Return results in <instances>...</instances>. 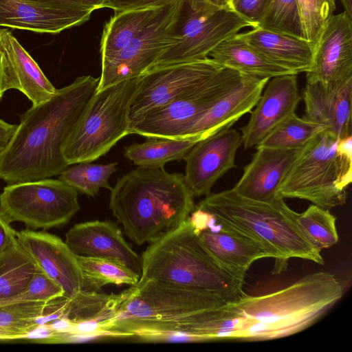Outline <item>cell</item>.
<instances>
[{
	"mask_svg": "<svg viewBox=\"0 0 352 352\" xmlns=\"http://www.w3.org/2000/svg\"><path fill=\"white\" fill-rule=\"evenodd\" d=\"M115 317L102 336L149 341L214 340L222 307L228 301L151 280H138L120 294Z\"/></svg>",
	"mask_w": 352,
	"mask_h": 352,
	"instance_id": "1",
	"label": "cell"
},
{
	"mask_svg": "<svg viewBox=\"0 0 352 352\" xmlns=\"http://www.w3.org/2000/svg\"><path fill=\"white\" fill-rule=\"evenodd\" d=\"M99 77H78L47 100L32 105L0 156V179L8 184L60 175L69 165L63 148L97 91Z\"/></svg>",
	"mask_w": 352,
	"mask_h": 352,
	"instance_id": "2",
	"label": "cell"
},
{
	"mask_svg": "<svg viewBox=\"0 0 352 352\" xmlns=\"http://www.w3.org/2000/svg\"><path fill=\"white\" fill-rule=\"evenodd\" d=\"M194 197L184 175L138 166L117 181L109 207L125 234L140 245L186 221L195 208Z\"/></svg>",
	"mask_w": 352,
	"mask_h": 352,
	"instance_id": "3",
	"label": "cell"
},
{
	"mask_svg": "<svg viewBox=\"0 0 352 352\" xmlns=\"http://www.w3.org/2000/svg\"><path fill=\"white\" fill-rule=\"evenodd\" d=\"M334 274H307L282 289L265 295L244 294L226 307L242 317L240 340L263 341L299 333L320 320L342 297Z\"/></svg>",
	"mask_w": 352,
	"mask_h": 352,
	"instance_id": "4",
	"label": "cell"
},
{
	"mask_svg": "<svg viewBox=\"0 0 352 352\" xmlns=\"http://www.w3.org/2000/svg\"><path fill=\"white\" fill-rule=\"evenodd\" d=\"M195 206L260 243L276 260L278 272L285 268L291 258L324 264L321 250L306 239L297 223V212L284 199L253 200L231 188L210 193Z\"/></svg>",
	"mask_w": 352,
	"mask_h": 352,
	"instance_id": "5",
	"label": "cell"
},
{
	"mask_svg": "<svg viewBox=\"0 0 352 352\" xmlns=\"http://www.w3.org/2000/svg\"><path fill=\"white\" fill-rule=\"evenodd\" d=\"M140 280H151L232 302L244 294L243 283L225 271L210 255L187 219L150 243L141 256Z\"/></svg>",
	"mask_w": 352,
	"mask_h": 352,
	"instance_id": "6",
	"label": "cell"
},
{
	"mask_svg": "<svg viewBox=\"0 0 352 352\" xmlns=\"http://www.w3.org/2000/svg\"><path fill=\"white\" fill-rule=\"evenodd\" d=\"M352 182V136L325 129L303 148L278 191L277 198L309 201L324 209L345 204Z\"/></svg>",
	"mask_w": 352,
	"mask_h": 352,
	"instance_id": "7",
	"label": "cell"
},
{
	"mask_svg": "<svg viewBox=\"0 0 352 352\" xmlns=\"http://www.w3.org/2000/svg\"><path fill=\"white\" fill-rule=\"evenodd\" d=\"M138 77L96 91L63 146L69 165L98 160L129 135L130 108Z\"/></svg>",
	"mask_w": 352,
	"mask_h": 352,
	"instance_id": "8",
	"label": "cell"
},
{
	"mask_svg": "<svg viewBox=\"0 0 352 352\" xmlns=\"http://www.w3.org/2000/svg\"><path fill=\"white\" fill-rule=\"evenodd\" d=\"M79 210L78 192L59 179L8 184L0 195V216L32 230L64 226Z\"/></svg>",
	"mask_w": 352,
	"mask_h": 352,
	"instance_id": "9",
	"label": "cell"
},
{
	"mask_svg": "<svg viewBox=\"0 0 352 352\" xmlns=\"http://www.w3.org/2000/svg\"><path fill=\"white\" fill-rule=\"evenodd\" d=\"M223 67L170 102L130 119L129 132L150 138H180L201 114L233 89L243 76Z\"/></svg>",
	"mask_w": 352,
	"mask_h": 352,
	"instance_id": "10",
	"label": "cell"
},
{
	"mask_svg": "<svg viewBox=\"0 0 352 352\" xmlns=\"http://www.w3.org/2000/svg\"><path fill=\"white\" fill-rule=\"evenodd\" d=\"M248 27L256 25L230 8L212 6L194 12L184 2L175 26V43L151 68L206 58L221 43Z\"/></svg>",
	"mask_w": 352,
	"mask_h": 352,
	"instance_id": "11",
	"label": "cell"
},
{
	"mask_svg": "<svg viewBox=\"0 0 352 352\" xmlns=\"http://www.w3.org/2000/svg\"><path fill=\"white\" fill-rule=\"evenodd\" d=\"M184 3L174 0L138 37L113 58L101 61L98 91L126 79L140 76L153 67L157 58L175 41V26Z\"/></svg>",
	"mask_w": 352,
	"mask_h": 352,
	"instance_id": "12",
	"label": "cell"
},
{
	"mask_svg": "<svg viewBox=\"0 0 352 352\" xmlns=\"http://www.w3.org/2000/svg\"><path fill=\"white\" fill-rule=\"evenodd\" d=\"M223 68L210 57L153 67L138 77L129 118L162 107L201 85Z\"/></svg>",
	"mask_w": 352,
	"mask_h": 352,
	"instance_id": "13",
	"label": "cell"
},
{
	"mask_svg": "<svg viewBox=\"0 0 352 352\" xmlns=\"http://www.w3.org/2000/svg\"><path fill=\"white\" fill-rule=\"evenodd\" d=\"M188 219L212 258L225 271L243 283L247 271L255 261L271 258L260 243L226 226L196 206Z\"/></svg>",
	"mask_w": 352,
	"mask_h": 352,
	"instance_id": "14",
	"label": "cell"
},
{
	"mask_svg": "<svg viewBox=\"0 0 352 352\" xmlns=\"http://www.w3.org/2000/svg\"><path fill=\"white\" fill-rule=\"evenodd\" d=\"M241 144V133L230 128L195 144L185 158L184 175L194 197L209 195L215 182L236 167L235 156Z\"/></svg>",
	"mask_w": 352,
	"mask_h": 352,
	"instance_id": "15",
	"label": "cell"
},
{
	"mask_svg": "<svg viewBox=\"0 0 352 352\" xmlns=\"http://www.w3.org/2000/svg\"><path fill=\"white\" fill-rule=\"evenodd\" d=\"M352 78V20L344 12L333 14L314 46L306 82L338 86Z\"/></svg>",
	"mask_w": 352,
	"mask_h": 352,
	"instance_id": "16",
	"label": "cell"
},
{
	"mask_svg": "<svg viewBox=\"0 0 352 352\" xmlns=\"http://www.w3.org/2000/svg\"><path fill=\"white\" fill-rule=\"evenodd\" d=\"M19 244L37 265L71 298L84 289V280L77 256L58 236L30 229L16 231Z\"/></svg>",
	"mask_w": 352,
	"mask_h": 352,
	"instance_id": "17",
	"label": "cell"
},
{
	"mask_svg": "<svg viewBox=\"0 0 352 352\" xmlns=\"http://www.w3.org/2000/svg\"><path fill=\"white\" fill-rule=\"evenodd\" d=\"M300 100L297 74L269 79L249 121L241 129L244 148L256 147L278 124L296 113Z\"/></svg>",
	"mask_w": 352,
	"mask_h": 352,
	"instance_id": "18",
	"label": "cell"
},
{
	"mask_svg": "<svg viewBox=\"0 0 352 352\" xmlns=\"http://www.w3.org/2000/svg\"><path fill=\"white\" fill-rule=\"evenodd\" d=\"M65 242L76 256L114 261L140 276L141 256L115 223L95 220L75 224L65 234Z\"/></svg>",
	"mask_w": 352,
	"mask_h": 352,
	"instance_id": "19",
	"label": "cell"
},
{
	"mask_svg": "<svg viewBox=\"0 0 352 352\" xmlns=\"http://www.w3.org/2000/svg\"><path fill=\"white\" fill-rule=\"evenodd\" d=\"M304 147L256 146L250 162L244 167L241 177L232 188L239 195L253 200L273 201L278 199V189Z\"/></svg>",
	"mask_w": 352,
	"mask_h": 352,
	"instance_id": "20",
	"label": "cell"
},
{
	"mask_svg": "<svg viewBox=\"0 0 352 352\" xmlns=\"http://www.w3.org/2000/svg\"><path fill=\"white\" fill-rule=\"evenodd\" d=\"M269 78L244 74L238 85L201 114L182 138L197 136L201 140L230 128L256 104Z\"/></svg>",
	"mask_w": 352,
	"mask_h": 352,
	"instance_id": "21",
	"label": "cell"
},
{
	"mask_svg": "<svg viewBox=\"0 0 352 352\" xmlns=\"http://www.w3.org/2000/svg\"><path fill=\"white\" fill-rule=\"evenodd\" d=\"M92 12L47 7L25 0H0V27L58 34L82 25Z\"/></svg>",
	"mask_w": 352,
	"mask_h": 352,
	"instance_id": "22",
	"label": "cell"
},
{
	"mask_svg": "<svg viewBox=\"0 0 352 352\" xmlns=\"http://www.w3.org/2000/svg\"><path fill=\"white\" fill-rule=\"evenodd\" d=\"M302 98L305 118L325 126L340 138L351 135L352 78L335 87L306 82Z\"/></svg>",
	"mask_w": 352,
	"mask_h": 352,
	"instance_id": "23",
	"label": "cell"
},
{
	"mask_svg": "<svg viewBox=\"0 0 352 352\" xmlns=\"http://www.w3.org/2000/svg\"><path fill=\"white\" fill-rule=\"evenodd\" d=\"M120 300V294L87 290L66 298L60 318L71 323L70 342L76 338L101 336L102 329L115 317Z\"/></svg>",
	"mask_w": 352,
	"mask_h": 352,
	"instance_id": "24",
	"label": "cell"
},
{
	"mask_svg": "<svg viewBox=\"0 0 352 352\" xmlns=\"http://www.w3.org/2000/svg\"><path fill=\"white\" fill-rule=\"evenodd\" d=\"M237 35L268 58L296 74L307 73L311 69L314 46L304 38L259 27Z\"/></svg>",
	"mask_w": 352,
	"mask_h": 352,
	"instance_id": "25",
	"label": "cell"
},
{
	"mask_svg": "<svg viewBox=\"0 0 352 352\" xmlns=\"http://www.w3.org/2000/svg\"><path fill=\"white\" fill-rule=\"evenodd\" d=\"M0 47L16 78L18 89L37 105L50 99L57 89L18 40L6 28L0 33Z\"/></svg>",
	"mask_w": 352,
	"mask_h": 352,
	"instance_id": "26",
	"label": "cell"
},
{
	"mask_svg": "<svg viewBox=\"0 0 352 352\" xmlns=\"http://www.w3.org/2000/svg\"><path fill=\"white\" fill-rule=\"evenodd\" d=\"M208 57L223 67L258 78L270 79L294 74L268 58L241 39L237 34L221 43L209 54Z\"/></svg>",
	"mask_w": 352,
	"mask_h": 352,
	"instance_id": "27",
	"label": "cell"
},
{
	"mask_svg": "<svg viewBox=\"0 0 352 352\" xmlns=\"http://www.w3.org/2000/svg\"><path fill=\"white\" fill-rule=\"evenodd\" d=\"M60 298L50 302L23 301L0 307V340L27 339L40 325L56 318Z\"/></svg>",
	"mask_w": 352,
	"mask_h": 352,
	"instance_id": "28",
	"label": "cell"
},
{
	"mask_svg": "<svg viewBox=\"0 0 352 352\" xmlns=\"http://www.w3.org/2000/svg\"><path fill=\"white\" fill-rule=\"evenodd\" d=\"M163 7L115 12L104 27L100 48L101 61L113 58L141 34Z\"/></svg>",
	"mask_w": 352,
	"mask_h": 352,
	"instance_id": "29",
	"label": "cell"
},
{
	"mask_svg": "<svg viewBox=\"0 0 352 352\" xmlns=\"http://www.w3.org/2000/svg\"><path fill=\"white\" fill-rule=\"evenodd\" d=\"M201 140L197 136L180 138H150L143 143L124 147V156L141 167L161 168L171 161L185 160Z\"/></svg>",
	"mask_w": 352,
	"mask_h": 352,
	"instance_id": "30",
	"label": "cell"
},
{
	"mask_svg": "<svg viewBox=\"0 0 352 352\" xmlns=\"http://www.w3.org/2000/svg\"><path fill=\"white\" fill-rule=\"evenodd\" d=\"M38 267L34 258L16 239L0 254V300L23 293Z\"/></svg>",
	"mask_w": 352,
	"mask_h": 352,
	"instance_id": "31",
	"label": "cell"
},
{
	"mask_svg": "<svg viewBox=\"0 0 352 352\" xmlns=\"http://www.w3.org/2000/svg\"><path fill=\"white\" fill-rule=\"evenodd\" d=\"M77 259L84 280L83 290L97 291L109 284L133 285L140 278L133 271L114 261L80 256Z\"/></svg>",
	"mask_w": 352,
	"mask_h": 352,
	"instance_id": "32",
	"label": "cell"
},
{
	"mask_svg": "<svg viewBox=\"0 0 352 352\" xmlns=\"http://www.w3.org/2000/svg\"><path fill=\"white\" fill-rule=\"evenodd\" d=\"M325 129V126L294 113L278 124L256 146L300 148Z\"/></svg>",
	"mask_w": 352,
	"mask_h": 352,
	"instance_id": "33",
	"label": "cell"
},
{
	"mask_svg": "<svg viewBox=\"0 0 352 352\" xmlns=\"http://www.w3.org/2000/svg\"><path fill=\"white\" fill-rule=\"evenodd\" d=\"M117 165V162L107 164L77 163L67 167L59 175L58 179L81 194L95 197L102 188L111 190L109 180L116 171Z\"/></svg>",
	"mask_w": 352,
	"mask_h": 352,
	"instance_id": "34",
	"label": "cell"
},
{
	"mask_svg": "<svg viewBox=\"0 0 352 352\" xmlns=\"http://www.w3.org/2000/svg\"><path fill=\"white\" fill-rule=\"evenodd\" d=\"M296 221L309 243L318 250L329 248L338 242L336 218L329 210L314 204L296 214Z\"/></svg>",
	"mask_w": 352,
	"mask_h": 352,
	"instance_id": "35",
	"label": "cell"
},
{
	"mask_svg": "<svg viewBox=\"0 0 352 352\" xmlns=\"http://www.w3.org/2000/svg\"><path fill=\"white\" fill-rule=\"evenodd\" d=\"M256 24V27L304 38L296 0H267Z\"/></svg>",
	"mask_w": 352,
	"mask_h": 352,
	"instance_id": "36",
	"label": "cell"
},
{
	"mask_svg": "<svg viewBox=\"0 0 352 352\" xmlns=\"http://www.w3.org/2000/svg\"><path fill=\"white\" fill-rule=\"evenodd\" d=\"M304 38L314 46L336 9V0H296Z\"/></svg>",
	"mask_w": 352,
	"mask_h": 352,
	"instance_id": "37",
	"label": "cell"
},
{
	"mask_svg": "<svg viewBox=\"0 0 352 352\" xmlns=\"http://www.w3.org/2000/svg\"><path fill=\"white\" fill-rule=\"evenodd\" d=\"M63 296V289L38 267L27 289L12 298L0 300V307L23 301L50 302Z\"/></svg>",
	"mask_w": 352,
	"mask_h": 352,
	"instance_id": "38",
	"label": "cell"
},
{
	"mask_svg": "<svg viewBox=\"0 0 352 352\" xmlns=\"http://www.w3.org/2000/svg\"><path fill=\"white\" fill-rule=\"evenodd\" d=\"M174 0H103L102 8L113 9L115 12L155 8L165 6Z\"/></svg>",
	"mask_w": 352,
	"mask_h": 352,
	"instance_id": "39",
	"label": "cell"
},
{
	"mask_svg": "<svg viewBox=\"0 0 352 352\" xmlns=\"http://www.w3.org/2000/svg\"><path fill=\"white\" fill-rule=\"evenodd\" d=\"M47 7L71 9L95 10L101 8L103 0H25Z\"/></svg>",
	"mask_w": 352,
	"mask_h": 352,
	"instance_id": "40",
	"label": "cell"
},
{
	"mask_svg": "<svg viewBox=\"0 0 352 352\" xmlns=\"http://www.w3.org/2000/svg\"><path fill=\"white\" fill-rule=\"evenodd\" d=\"M267 0H237L232 6V10L247 20L254 23L260 15Z\"/></svg>",
	"mask_w": 352,
	"mask_h": 352,
	"instance_id": "41",
	"label": "cell"
},
{
	"mask_svg": "<svg viewBox=\"0 0 352 352\" xmlns=\"http://www.w3.org/2000/svg\"><path fill=\"white\" fill-rule=\"evenodd\" d=\"M11 89H18L16 78L0 47V100Z\"/></svg>",
	"mask_w": 352,
	"mask_h": 352,
	"instance_id": "42",
	"label": "cell"
},
{
	"mask_svg": "<svg viewBox=\"0 0 352 352\" xmlns=\"http://www.w3.org/2000/svg\"><path fill=\"white\" fill-rule=\"evenodd\" d=\"M16 239V231L0 216V254Z\"/></svg>",
	"mask_w": 352,
	"mask_h": 352,
	"instance_id": "43",
	"label": "cell"
},
{
	"mask_svg": "<svg viewBox=\"0 0 352 352\" xmlns=\"http://www.w3.org/2000/svg\"><path fill=\"white\" fill-rule=\"evenodd\" d=\"M18 124H10L0 118V156L14 135Z\"/></svg>",
	"mask_w": 352,
	"mask_h": 352,
	"instance_id": "44",
	"label": "cell"
},
{
	"mask_svg": "<svg viewBox=\"0 0 352 352\" xmlns=\"http://www.w3.org/2000/svg\"><path fill=\"white\" fill-rule=\"evenodd\" d=\"M184 2L194 12H202L211 7L208 0H183Z\"/></svg>",
	"mask_w": 352,
	"mask_h": 352,
	"instance_id": "45",
	"label": "cell"
},
{
	"mask_svg": "<svg viewBox=\"0 0 352 352\" xmlns=\"http://www.w3.org/2000/svg\"><path fill=\"white\" fill-rule=\"evenodd\" d=\"M340 1L344 8V12L352 20V0H340Z\"/></svg>",
	"mask_w": 352,
	"mask_h": 352,
	"instance_id": "46",
	"label": "cell"
},
{
	"mask_svg": "<svg viewBox=\"0 0 352 352\" xmlns=\"http://www.w3.org/2000/svg\"><path fill=\"white\" fill-rule=\"evenodd\" d=\"M208 3L216 8H230V0H208ZM232 9V8H231Z\"/></svg>",
	"mask_w": 352,
	"mask_h": 352,
	"instance_id": "47",
	"label": "cell"
},
{
	"mask_svg": "<svg viewBox=\"0 0 352 352\" xmlns=\"http://www.w3.org/2000/svg\"><path fill=\"white\" fill-rule=\"evenodd\" d=\"M237 0H230V7L232 9L233 4Z\"/></svg>",
	"mask_w": 352,
	"mask_h": 352,
	"instance_id": "48",
	"label": "cell"
},
{
	"mask_svg": "<svg viewBox=\"0 0 352 352\" xmlns=\"http://www.w3.org/2000/svg\"><path fill=\"white\" fill-rule=\"evenodd\" d=\"M1 28H0V33H1Z\"/></svg>",
	"mask_w": 352,
	"mask_h": 352,
	"instance_id": "49",
	"label": "cell"
}]
</instances>
